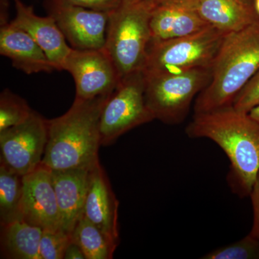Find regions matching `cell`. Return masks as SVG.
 <instances>
[{"label": "cell", "mask_w": 259, "mask_h": 259, "mask_svg": "<svg viewBox=\"0 0 259 259\" xmlns=\"http://www.w3.org/2000/svg\"><path fill=\"white\" fill-rule=\"evenodd\" d=\"M192 139L212 140L231 161L228 181L234 193L250 195L259 172V124L244 113L228 106L197 113L186 128Z\"/></svg>", "instance_id": "6da1fadb"}, {"label": "cell", "mask_w": 259, "mask_h": 259, "mask_svg": "<svg viewBox=\"0 0 259 259\" xmlns=\"http://www.w3.org/2000/svg\"><path fill=\"white\" fill-rule=\"evenodd\" d=\"M110 94L88 100L76 98L66 113L48 120L42 166L50 170L92 169L100 163V117Z\"/></svg>", "instance_id": "7a4b0ae2"}, {"label": "cell", "mask_w": 259, "mask_h": 259, "mask_svg": "<svg viewBox=\"0 0 259 259\" xmlns=\"http://www.w3.org/2000/svg\"><path fill=\"white\" fill-rule=\"evenodd\" d=\"M259 69V20L227 34L211 69L208 84L199 94L195 114L231 106Z\"/></svg>", "instance_id": "3957f363"}, {"label": "cell", "mask_w": 259, "mask_h": 259, "mask_svg": "<svg viewBox=\"0 0 259 259\" xmlns=\"http://www.w3.org/2000/svg\"><path fill=\"white\" fill-rule=\"evenodd\" d=\"M150 0H121L109 13L105 50L120 79L144 71L151 40Z\"/></svg>", "instance_id": "277c9868"}, {"label": "cell", "mask_w": 259, "mask_h": 259, "mask_svg": "<svg viewBox=\"0 0 259 259\" xmlns=\"http://www.w3.org/2000/svg\"><path fill=\"white\" fill-rule=\"evenodd\" d=\"M144 73L147 106L155 119L168 125H177L185 120L194 97L211 79V69Z\"/></svg>", "instance_id": "5b68a950"}, {"label": "cell", "mask_w": 259, "mask_h": 259, "mask_svg": "<svg viewBox=\"0 0 259 259\" xmlns=\"http://www.w3.org/2000/svg\"><path fill=\"white\" fill-rule=\"evenodd\" d=\"M226 35L209 27L185 36L151 40L144 71L212 69Z\"/></svg>", "instance_id": "8992f818"}, {"label": "cell", "mask_w": 259, "mask_h": 259, "mask_svg": "<svg viewBox=\"0 0 259 259\" xmlns=\"http://www.w3.org/2000/svg\"><path fill=\"white\" fill-rule=\"evenodd\" d=\"M144 71L122 78L107 98L100 117L102 146L115 142L135 127L155 120L146 104Z\"/></svg>", "instance_id": "52a82bcc"}, {"label": "cell", "mask_w": 259, "mask_h": 259, "mask_svg": "<svg viewBox=\"0 0 259 259\" xmlns=\"http://www.w3.org/2000/svg\"><path fill=\"white\" fill-rule=\"evenodd\" d=\"M48 142V120L38 112L0 131V164L25 176L41 164Z\"/></svg>", "instance_id": "ba28073f"}, {"label": "cell", "mask_w": 259, "mask_h": 259, "mask_svg": "<svg viewBox=\"0 0 259 259\" xmlns=\"http://www.w3.org/2000/svg\"><path fill=\"white\" fill-rule=\"evenodd\" d=\"M74 78L76 98L88 100L108 95L120 81L117 69L105 50L71 49L64 64Z\"/></svg>", "instance_id": "9c48e42d"}, {"label": "cell", "mask_w": 259, "mask_h": 259, "mask_svg": "<svg viewBox=\"0 0 259 259\" xmlns=\"http://www.w3.org/2000/svg\"><path fill=\"white\" fill-rule=\"evenodd\" d=\"M44 6L72 49L86 50L105 47L109 13L61 0H45Z\"/></svg>", "instance_id": "30bf717a"}, {"label": "cell", "mask_w": 259, "mask_h": 259, "mask_svg": "<svg viewBox=\"0 0 259 259\" xmlns=\"http://www.w3.org/2000/svg\"><path fill=\"white\" fill-rule=\"evenodd\" d=\"M21 220L42 230H62L51 171L42 164L23 177Z\"/></svg>", "instance_id": "8fae6325"}, {"label": "cell", "mask_w": 259, "mask_h": 259, "mask_svg": "<svg viewBox=\"0 0 259 259\" xmlns=\"http://www.w3.org/2000/svg\"><path fill=\"white\" fill-rule=\"evenodd\" d=\"M151 40L185 36L209 28L197 10V0H150Z\"/></svg>", "instance_id": "7c38bea8"}, {"label": "cell", "mask_w": 259, "mask_h": 259, "mask_svg": "<svg viewBox=\"0 0 259 259\" xmlns=\"http://www.w3.org/2000/svg\"><path fill=\"white\" fill-rule=\"evenodd\" d=\"M13 1L16 16L10 23L28 32L45 51L56 71H64L65 60L72 48L68 45L55 20L49 15H35L33 8L24 4L21 0Z\"/></svg>", "instance_id": "4fadbf2b"}, {"label": "cell", "mask_w": 259, "mask_h": 259, "mask_svg": "<svg viewBox=\"0 0 259 259\" xmlns=\"http://www.w3.org/2000/svg\"><path fill=\"white\" fill-rule=\"evenodd\" d=\"M118 209L119 201L100 162L90 171L83 216L119 244Z\"/></svg>", "instance_id": "5bb4252c"}, {"label": "cell", "mask_w": 259, "mask_h": 259, "mask_svg": "<svg viewBox=\"0 0 259 259\" xmlns=\"http://www.w3.org/2000/svg\"><path fill=\"white\" fill-rule=\"evenodd\" d=\"M90 171L88 168L51 170L61 214V229L69 234L83 215Z\"/></svg>", "instance_id": "9a60e30c"}, {"label": "cell", "mask_w": 259, "mask_h": 259, "mask_svg": "<svg viewBox=\"0 0 259 259\" xmlns=\"http://www.w3.org/2000/svg\"><path fill=\"white\" fill-rule=\"evenodd\" d=\"M0 54L26 74L56 71L45 51L25 30L8 23L0 28Z\"/></svg>", "instance_id": "2e32d148"}, {"label": "cell", "mask_w": 259, "mask_h": 259, "mask_svg": "<svg viewBox=\"0 0 259 259\" xmlns=\"http://www.w3.org/2000/svg\"><path fill=\"white\" fill-rule=\"evenodd\" d=\"M197 8L209 26L226 34L241 30L258 20L243 0H197Z\"/></svg>", "instance_id": "e0dca14e"}, {"label": "cell", "mask_w": 259, "mask_h": 259, "mask_svg": "<svg viewBox=\"0 0 259 259\" xmlns=\"http://www.w3.org/2000/svg\"><path fill=\"white\" fill-rule=\"evenodd\" d=\"M42 230L23 220L1 226V258L40 259L39 253Z\"/></svg>", "instance_id": "ac0fdd59"}, {"label": "cell", "mask_w": 259, "mask_h": 259, "mask_svg": "<svg viewBox=\"0 0 259 259\" xmlns=\"http://www.w3.org/2000/svg\"><path fill=\"white\" fill-rule=\"evenodd\" d=\"M71 237L87 259H111L118 245L83 215L75 226Z\"/></svg>", "instance_id": "d6986e66"}, {"label": "cell", "mask_w": 259, "mask_h": 259, "mask_svg": "<svg viewBox=\"0 0 259 259\" xmlns=\"http://www.w3.org/2000/svg\"><path fill=\"white\" fill-rule=\"evenodd\" d=\"M23 177L0 164V225L21 220Z\"/></svg>", "instance_id": "ffe728a7"}, {"label": "cell", "mask_w": 259, "mask_h": 259, "mask_svg": "<svg viewBox=\"0 0 259 259\" xmlns=\"http://www.w3.org/2000/svg\"><path fill=\"white\" fill-rule=\"evenodd\" d=\"M32 112L26 100L5 89L0 95V131L22 123Z\"/></svg>", "instance_id": "44dd1931"}, {"label": "cell", "mask_w": 259, "mask_h": 259, "mask_svg": "<svg viewBox=\"0 0 259 259\" xmlns=\"http://www.w3.org/2000/svg\"><path fill=\"white\" fill-rule=\"evenodd\" d=\"M204 259H259V241L251 235L204 255Z\"/></svg>", "instance_id": "7402d4cb"}, {"label": "cell", "mask_w": 259, "mask_h": 259, "mask_svg": "<svg viewBox=\"0 0 259 259\" xmlns=\"http://www.w3.org/2000/svg\"><path fill=\"white\" fill-rule=\"evenodd\" d=\"M71 234L63 230H42L39 253L40 259H64Z\"/></svg>", "instance_id": "603a6c76"}, {"label": "cell", "mask_w": 259, "mask_h": 259, "mask_svg": "<svg viewBox=\"0 0 259 259\" xmlns=\"http://www.w3.org/2000/svg\"><path fill=\"white\" fill-rule=\"evenodd\" d=\"M259 104V69L235 97L232 106L238 111L249 113Z\"/></svg>", "instance_id": "cb8c5ba5"}, {"label": "cell", "mask_w": 259, "mask_h": 259, "mask_svg": "<svg viewBox=\"0 0 259 259\" xmlns=\"http://www.w3.org/2000/svg\"><path fill=\"white\" fill-rule=\"evenodd\" d=\"M69 4L95 11L110 13L120 4L121 0H61Z\"/></svg>", "instance_id": "d4e9b609"}, {"label": "cell", "mask_w": 259, "mask_h": 259, "mask_svg": "<svg viewBox=\"0 0 259 259\" xmlns=\"http://www.w3.org/2000/svg\"><path fill=\"white\" fill-rule=\"evenodd\" d=\"M250 195L251 197L254 217L253 228L249 234L259 241V172Z\"/></svg>", "instance_id": "484cf974"}, {"label": "cell", "mask_w": 259, "mask_h": 259, "mask_svg": "<svg viewBox=\"0 0 259 259\" xmlns=\"http://www.w3.org/2000/svg\"><path fill=\"white\" fill-rule=\"evenodd\" d=\"M64 259H87V258L79 245L71 240V243L68 245L65 252Z\"/></svg>", "instance_id": "4316f807"}, {"label": "cell", "mask_w": 259, "mask_h": 259, "mask_svg": "<svg viewBox=\"0 0 259 259\" xmlns=\"http://www.w3.org/2000/svg\"><path fill=\"white\" fill-rule=\"evenodd\" d=\"M1 3V14H0V22L1 25L10 23L8 21V10H9V3L8 0H0Z\"/></svg>", "instance_id": "83f0119b"}, {"label": "cell", "mask_w": 259, "mask_h": 259, "mask_svg": "<svg viewBox=\"0 0 259 259\" xmlns=\"http://www.w3.org/2000/svg\"><path fill=\"white\" fill-rule=\"evenodd\" d=\"M245 3L250 5L255 17L259 20V0H245Z\"/></svg>", "instance_id": "f1b7e54d"}, {"label": "cell", "mask_w": 259, "mask_h": 259, "mask_svg": "<svg viewBox=\"0 0 259 259\" xmlns=\"http://www.w3.org/2000/svg\"><path fill=\"white\" fill-rule=\"evenodd\" d=\"M250 117L259 124V104L254 108L252 109L248 113Z\"/></svg>", "instance_id": "f546056e"}, {"label": "cell", "mask_w": 259, "mask_h": 259, "mask_svg": "<svg viewBox=\"0 0 259 259\" xmlns=\"http://www.w3.org/2000/svg\"><path fill=\"white\" fill-rule=\"evenodd\" d=\"M243 1H245V0H243Z\"/></svg>", "instance_id": "4dcf8cb0"}]
</instances>
